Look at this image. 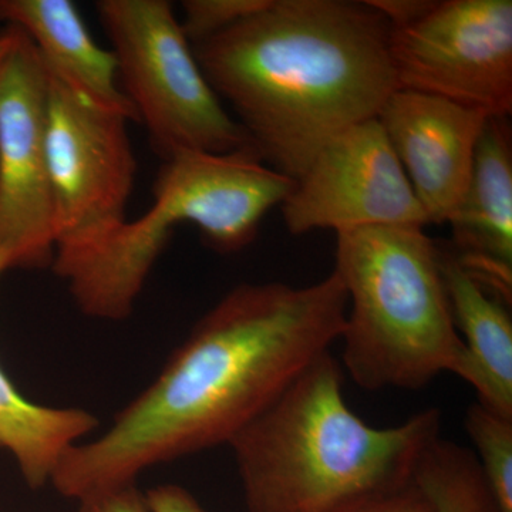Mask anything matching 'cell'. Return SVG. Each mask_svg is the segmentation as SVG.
Returning <instances> with one entry per match:
<instances>
[{
  "label": "cell",
  "mask_w": 512,
  "mask_h": 512,
  "mask_svg": "<svg viewBox=\"0 0 512 512\" xmlns=\"http://www.w3.org/2000/svg\"><path fill=\"white\" fill-rule=\"evenodd\" d=\"M346 312L335 271L308 286H237L103 436L67 451L50 484L83 504L148 468L231 443L339 342Z\"/></svg>",
  "instance_id": "6da1fadb"
},
{
  "label": "cell",
  "mask_w": 512,
  "mask_h": 512,
  "mask_svg": "<svg viewBox=\"0 0 512 512\" xmlns=\"http://www.w3.org/2000/svg\"><path fill=\"white\" fill-rule=\"evenodd\" d=\"M389 37L367 0H269L192 50L262 160L298 180L320 148L376 119L399 89Z\"/></svg>",
  "instance_id": "7a4b0ae2"
},
{
  "label": "cell",
  "mask_w": 512,
  "mask_h": 512,
  "mask_svg": "<svg viewBox=\"0 0 512 512\" xmlns=\"http://www.w3.org/2000/svg\"><path fill=\"white\" fill-rule=\"evenodd\" d=\"M342 383L339 360L326 353L228 444L248 512H330L412 483L441 436L440 410L370 426L346 403Z\"/></svg>",
  "instance_id": "3957f363"
},
{
  "label": "cell",
  "mask_w": 512,
  "mask_h": 512,
  "mask_svg": "<svg viewBox=\"0 0 512 512\" xmlns=\"http://www.w3.org/2000/svg\"><path fill=\"white\" fill-rule=\"evenodd\" d=\"M333 271L348 293L343 372L362 389L417 390L460 375L464 346L441 274L439 245L417 225L336 234Z\"/></svg>",
  "instance_id": "277c9868"
},
{
  "label": "cell",
  "mask_w": 512,
  "mask_h": 512,
  "mask_svg": "<svg viewBox=\"0 0 512 512\" xmlns=\"http://www.w3.org/2000/svg\"><path fill=\"white\" fill-rule=\"evenodd\" d=\"M96 9L113 45L121 90L163 161L183 150L256 151L202 73L170 2L100 0Z\"/></svg>",
  "instance_id": "5b68a950"
},
{
  "label": "cell",
  "mask_w": 512,
  "mask_h": 512,
  "mask_svg": "<svg viewBox=\"0 0 512 512\" xmlns=\"http://www.w3.org/2000/svg\"><path fill=\"white\" fill-rule=\"evenodd\" d=\"M47 73L46 157L55 255L73 254L126 221L137 161L127 117L90 103Z\"/></svg>",
  "instance_id": "8992f818"
},
{
  "label": "cell",
  "mask_w": 512,
  "mask_h": 512,
  "mask_svg": "<svg viewBox=\"0 0 512 512\" xmlns=\"http://www.w3.org/2000/svg\"><path fill=\"white\" fill-rule=\"evenodd\" d=\"M389 52L399 89L510 117L511 0H433L420 18L390 29Z\"/></svg>",
  "instance_id": "52a82bcc"
},
{
  "label": "cell",
  "mask_w": 512,
  "mask_h": 512,
  "mask_svg": "<svg viewBox=\"0 0 512 512\" xmlns=\"http://www.w3.org/2000/svg\"><path fill=\"white\" fill-rule=\"evenodd\" d=\"M13 28L15 43L0 69V274L45 269L56 251L46 157L49 73L30 37Z\"/></svg>",
  "instance_id": "ba28073f"
},
{
  "label": "cell",
  "mask_w": 512,
  "mask_h": 512,
  "mask_svg": "<svg viewBox=\"0 0 512 512\" xmlns=\"http://www.w3.org/2000/svg\"><path fill=\"white\" fill-rule=\"evenodd\" d=\"M281 208L293 235L429 225L377 119L346 128L320 148Z\"/></svg>",
  "instance_id": "9c48e42d"
},
{
  "label": "cell",
  "mask_w": 512,
  "mask_h": 512,
  "mask_svg": "<svg viewBox=\"0 0 512 512\" xmlns=\"http://www.w3.org/2000/svg\"><path fill=\"white\" fill-rule=\"evenodd\" d=\"M488 116L431 94L397 89L377 114L429 224H447L467 190Z\"/></svg>",
  "instance_id": "30bf717a"
},
{
  "label": "cell",
  "mask_w": 512,
  "mask_h": 512,
  "mask_svg": "<svg viewBox=\"0 0 512 512\" xmlns=\"http://www.w3.org/2000/svg\"><path fill=\"white\" fill-rule=\"evenodd\" d=\"M447 224L460 264L511 302L512 140L505 117L485 124L467 190Z\"/></svg>",
  "instance_id": "8fae6325"
},
{
  "label": "cell",
  "mask_w": 512,
  "mask_h": 512,
  "mask_svg": "<svg viewBox=\"0 0 512 512\" xmlns=\"http://www.w3.org/2000/svg\"><path fill=\"white\" fill-rule=\"evenodd\" d=\"M0 20L22 29L46 69L101 109L138 121L113 53L101 49L70 0H0Z\"/></svg>",
  "instance_id": "7c38bea8"
},
{
  "label": "cell",
  "mask_w": 512,
  "mask_h": 512,
  "mask_svg": "<svg viewBox=\"0 0 512 512\" xmlns=\"http://www.w3.org/2000/svg\"><path fill=\"white\" fill-rule=\"evenodd\" d=\"M441 274L451 315L464 346L460 379L477 394L476 402L512 419L511 302L488 288L439 247Z\"/></svg>",
  "instance_id": "4fadbf2b"
},
{
  "label": "cell",
  "mask_w": 512,
  "mask_h": 512,
  "mask_svg": "<svg viewBox=\"0 0 512 512\" xmlns=\"http://www.w3.org/2000/svg\"><path fill=\"white\" fill-rule=\"evenodd\" d=\"M97 426L86 410L30 402L0 366V448L15 457L33 490L49 484L67 451Z\"/></svg>",
  "instance_id": "5bb4252c"
},
{
  "label": "cell",
  "mask_w": 512,
  "mask_h": 512,
  "mask_svg": "<svg viewBox=\"0 0 512 512\" xmlns=\"http://www.w3.org/2000/svg\"><path fill=\"white\" fill-rule=\"evenodd\" d=\"M413 481L434 512H501L473 450L441 436L424 450Z\"/></svg>",
  "instance_id": "9a60e30c"
},
{
  "label": "cell",
  "mask_w": 512,
  "mask_h": 512,
  "mask_svg": "<svg viewBox=\"0 0 512 512\" xmlns=\"http://www.w3.org/2000/svg\"><path fill=\"white\" fill-rule=\"evenodd\" d=\"M464 423L495 503L501 512H512V419L474 402Z\"/></svg>",
  "instance_id": "2e32d148"
},
{
  "label": "cell",
  "mask_w": 512,
  "mask_h": 512,
  "mask_svg": "<svg viewBox=\"0 0 512 512\" xmlns=\"http://www.w3.org/2000/svg\"><path fill=\"white\" fill-rule=\"evenodd\" d=\"M268 3L269 0H185L181 28L191 46L198 45L255 15Z\"/></svg>",
  "instance_id": "e0dca14e"
},
{
  "label": "cell",
  "mask_w": 512,
  "mask_h": 512,
  "mask_svg": "<svg viewBox=\"0 0 512 512\" xmlns=\"http://www.w3.org/2000/svg\"><path fill=\"white\" fill-rule=\"evenodd\" d=\"M330 512H434V508L412 481L396 490L362 495Z\"/></svg>",
  "instance_id": "ac0fdd59"
},
{
  "label": "cell",
  "mask_w": 512,
  "mask_h": 512,
  "mask_svg": "<svg viewBox=\"0 0 512 512\" xmlns=\"http://www.w3.org/2000/svg\"><path fill=\"white\" fill-rule=\"evenodd\" d=\"M150 512H208L190 491L177 484H161L144 495Z\"/></svg>",
  "instance_id": "d6986e66"
},
{
  "label": "cell",
  "mask_w": 512,
  "mask_h": 512,
  "mask_svg": "<svg viewBox=\"0 0 512 512\" xmlns=\"http://www.w3.org/2000/svg\"><path fill=\"white\" fill-rule=\"evenodd\" d=\"M82 512H150L146 498L137 490L136 484L100 495L82 504Z\"/></svg>",
  "instance_id": "ffe728a7"
},
{
  "label": "cell",
  "mask_w": 512,
  "mask_h": 512,
  "mask_svg": "<svg viewBox=\"0 0 512 512\" xmlns=\"http://www.w3.org/2000/svg\"><path fill=\"white\" fill-rule=\"evenodd\" d=\"M389 23L390 29L403 28L420 18L433 0H367Z\"/></svg>",
  "instance_id": "44dd1931"
},
{
  "label": "cell",
  "mask_w": 512,
  "mask_h": 512,
  "mask_svg": "<svg viewBox=\"0 0 512 512\" xmlns=\"http://www.w3.org/2000/svg\"><path fill=\"white\" fill-rule=\"evenodd\" d=\"M13 43H15V28L8 25L5 30L0 32V69H2L6 57L9 55Z\"/></svg>",
  "instance_id": "7402d4cb"
}]
</instances>
